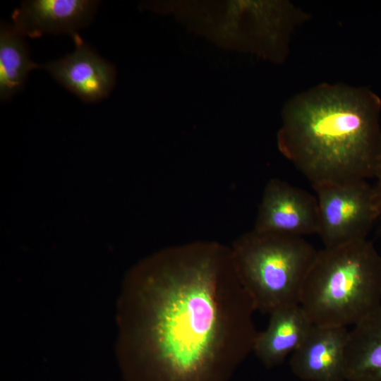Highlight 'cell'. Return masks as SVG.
<instances>
[{
	"label": "cell",
	"mask_w": 381,
	"mask_h": 381,
	"mask_svg": "<svg viewBox=\"0 0 381 381\" xmlns=\"http://www.w3.org/2000/svg\"><path fill=\"white\" fill-rule=\"evenodd\" d=\"M117 309L123 381H229L258 333L231 248L214 241L140 261L124 279Z\"/></svg>",
	"instance_id": "1"
},
{
	"label": "cell",
	"mask_w": 381,
	"mask_h": 381,
	"mask_svg": "<svg viewBox=\"0 0 381 381\" xmlns=\"http://www.w3.org/2000/svg\"><path fill=\"white\" fill-rule=\"evenodd\" d=\"M380 111V98L368 88L320 84L285 104L279 150L312 186L375 178Z\"/></svg>",
	"instance_id": "2"
},
{
	"label": "cell",
	"mask_w": 381,
	"mask_h": 381,
	"mask_svg": "<svg viewBox=\"0 0 381 381\" xmlns=\"http://www.w3.org/2000/svg\"><path fill=\"white\" fill-rule=\"evenodd\" d=\"M300 306L313 325L347 327L381 306V255L366 240L320 250Z\"/></svg>",
	"instance_id": "3"
},
{
	"label": "cell",
	"mask_w": 381,
	"mask_h": 381,
	"mask_svg": "<svg viewBox=\"0 0 381 381\" xmlns=\"http://www.w3.org/2000/svg\"><path fill=\"white\" fill-rule=\"evenodd\" d=\"M230 248L256 310L270 315L300 305L305 279L318 252L303 237L253 229Z\"/></svg>",
	"instance_id": "4"
},
{
	"label": "cell",
	"mask_w": 381,
	"mask_h": 381,
	"mask_svg": "<svg viewBox=\"0 0 381 381\" xmlns=\"http://www.w3.org/2000/svg\"><path fill=\"white\" fill-rule=\"evenodd\" d=\"M319 210V230L325 248L367 239L380 212L373 186L366 180L313 186Z\"/></svg>",
	"instance_id": "5"
},
{
	"label": "cell",
	"mask_w": 381,
	"mask_h": 381,
	"mask_svg": "<svg viewBox=\"0 0 381 381\" xmlns=\"http://www.w3.org/2000/svg\"><path fill=\"white\" fill-rule=\"evenodd\" d=\"M253 229L301 237L318 234L316 196L282 179L270 180L263 190Z\"/></svg>",
	"instance_id": "6"
},
{
	"label": "cell",
	"mask_w": 381,
	"mask_h": 381,
	"mask_svg": "<svg viewBox=\"0 0 381 381\" xmlns=\"http://www.w3.org/2000/svg\"><path fill=\"white\" fill-rule=\"evenodd\" d=\"M72 38L75 46L72 53L40 64V68L85 102L107 98L116 83L114 66L95 52L79 34Z\"/></svg>",
	"instance_id": "7"
},
{
	"label": "cell",
	"mask_w": 381,
	"mask_h": 381,
	"mask_svg": "<svg viewBox=\"0 0 381 381\" xmlns=\"http://www.w3.org/2000/svg\"><path fill=\"white\" fill-rule=\"evenodd\" d=\"M100 1L28 0L11 15L13 25L25 37L67 34L73 37L92 22Z\"/></svg>",
	"instance_id": "8"
},
{
	"label": "cell",
	"mask_w": 381,
	"mask_h": 381,
	"mask_svg": "<svg viewBox=\"0 0 381 381\" xmlns=\"http://www.w3.org/2000/svg\"><path fill=\"white\" fill-rule=\"evenodd\" d=\"M347 327L313 325L291 354L293 374L303 381H346Z\"/></svg>",
	"instance_id": "9"
},
{
	"label": "cell",
	"mask_w": 381,
	"mask_h": 381,
	"mask_svg": "<svg viewBox=\"0 0 381 381\" xmlns=\"http://www.w3.org/2000/svg\"><path fill=\"white\" fill-rule=\"evenodd\" d=\"M267 328L258 332L253 352L267 368L275 367L301 345L313 324L300 305L270 315Z\"/></svg>",
	"instance_id": "10"
},
{
	"label": "cell",
	"mask_w": 381,
	"mask_h": 381,
	"mask_svg": "<svg viewBox=\"0 0 381 381\" xmlns=\"http://www.w3.org/2000/svg\"><path fill=\"white\" fill-rule=\"evenodd\" d=\"M346 381H381V306L349 331Z\"/></svg>",
	"instance_id": "11"
},
{
	"label": "cell",
	"mask_w": 381,
	"mask_h": 381,
	"mask_svg": "<svg viewBox=\"0 0 381 381\" xmlns=\"http://www.w3.org/2000/svg\"><path fill=\"white\" fill-rule=\"evenodd\" d=\"M25 36L13 24L5 21L0 25V99H11L20 92L29 73L40 69V64L32 61Z\"/></svg>",
	"instance_id": "12"
},
{
	"label": "cell",
	"mask_w": 381,
	"mask_h": 381,
	"mask_svg": "<svg viewBox=\"0 0 381 381\" xmlns=\"http://www.w3.org/2000/svg\"><path fill=\"white\" fill-rule=\"evenodd\" d=\"M376 179L375 185L373 186L375 198L380 212V216L381 217V160L377 172L375 176Z\"/></svg>",
	"instance_id": "13"
}]
</instances>
